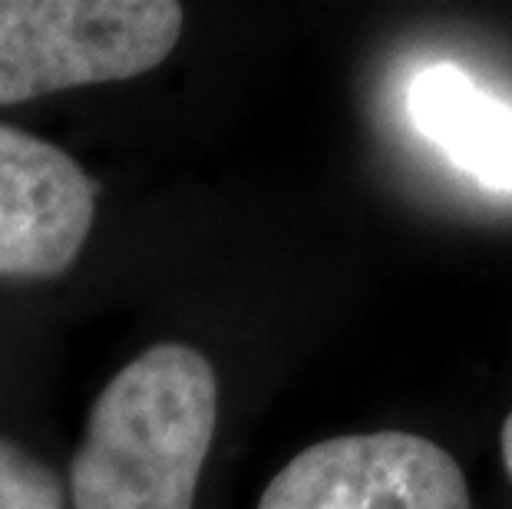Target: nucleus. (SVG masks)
Returning <instances> with one entry per match:
<instances>
[{"label":"nucleus","instance_id":"f257e3e1","mask_svg":"<svg viewBox=\"0 0 512 509\" xmlns=\"http://www.w3.org/2000/svg\"><path fill=\"white\" fill-rule=\"evenodd\" d=\"M215 417L209 357L176 341L143 351L90 410L70 467L73 509H192Z\"/></svg>","mask_w":512,"mask_h":509},{"label":"nucleus","instance_id":"f03ea898","mask_svg":"<svg viewBox=\"0 0 512 509\" xmlns=\"http://www.w3.org/2000/svg\"><path fill=\"white\" fill-rule=\"evenodd\" d=\"M179 34L176 0H0V106L143 77Z\"/></svg>","mask_w":512,"mask_h":509},{"label":"nucleus","instance_id":"7ed1b4c3","mask_svg":"<svg viewBox=\"0 0 512 509\" xmlns=\"http://www.w3.org/2000/svg\"><path fill=\"white\" fill-rule=\"evenodd\" d=\"M258 509H473V500L440 443L380 430L301 450L265 486Z\"/></svg>","mask_w":512,"mask_h":509},{"label":"nucleus","instance_id":"20e7f679","mask_svg":"<svg viewBox=\"0 0 512 509\" xmlns=\"http://www.w3.org/2000/svg\"><path fill=\"white\" fill-rule=\"evenodd\" d=\"M96 219V182L60 146L0 123V275L57 278Z\"/></svg>","mask_w":512,"mask_h":509},{"label":"nucleus","instance_id":"39448f33","mask_svg":"<svg viewBox=\"0 0 512 509\" xmlns=\"http://www.w3.org/2000/svg\"><path fill=\"white\" fill-rule=\"evenodd\" d=\"M407 110L417 133L456 169L493 192H512V106L460 67L437 63L413 77Z\"/></svg>","mask_w":512,"mask_h":509},{"label":"nucleus","instance_id":"423d86ee","mask_svg":"<svg viewBox=\"0 0 512 509\" xmlns=\"http://www.w3.org/2000/svg\"><path fill=\"white\" fill-rule=\"evenodd\" d=\"M57 473L30 457L24 447L0 440V509H63Z\"/></svg>","mask_w":512,"mask_h":509},{"label":"nucleus","instance_id":"0eeeda50","mask_svg":"<svg viewBox=\"0 0 512 509\" xmlns=\"http://www.w3.org/2000/svg\"><path fill=\"white\" fill-rule=\"evenodd\" d=\"M503 463H506V473L512 476V410L503 424Z\"/></svg>","mask_w":512,"mask_h":509}]
</instances>
